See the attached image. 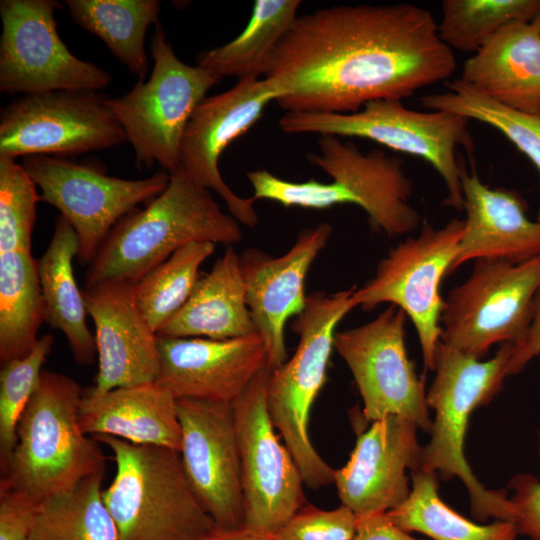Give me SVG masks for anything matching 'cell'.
I'll return each instance as SVG.
<instances>
[{"instance_id": "cell-1", "label": "cell", "mask_w": 540, "mask_h": 540, "mask_svg": "<svg viewBox=\"0 0 540 540\" xmlns=\"http://www.w3.org/2000/svg\"><path fill=\"white\" fill-rule=\"evenodd\" d=\"M456 57L415 4L338 5L298 16L263 77L286 112L352 113L450 78Z\"/></svg>"}, {"instance_id": "cell-2", "label": "cell", "mask_w": 540, "mask_h": 540, "mask_svg": "<svg viewBox=\"0 0 540 540\" xmlns=\"http://www.w3.org/2000/svg\"><path fill=\"white\" fill-rule=\"evenodd\" d=\"M318 152L308 160L330 178V182L309 179L294 182L265 169L247 172L253 198L267 199L285 207L325 209L354 204L368 215L371 228L388 237L402 236L420 224V215L410 204L411 180L403 171V160L382 149L364 153L353 141L321 135Z\"/></svg>"}, {"instance_id": "cell-3", "label": "cell", "mask_w": 540, "mask_h": 540, "mask_svg": "<svg viewBox=\"0 0 540 540\" xmlns=\"http://www.w3.org/2000/svg\"><path fill=\"white\" fill-rule=\"evenodd\" d=\"M169 174L160 195L127 214L109 233L89 263L84 288L109 281L134 284L194 242L231 246L241 240L239 222L221 210L210 190L180 167Z\"/></svg>"}, {"instance_id": "cell-4", "label": "cell", "mask_w": 540, "mask_h": 540, "mask_svg": "<svg viewBox=\"0 0 540 540\" xmlns=\"http://www.w3.org/2000/svg\"><path fill=\"white\" fill-rule=\"evenodd\" d=\"M83 391L67 375L42 371L19 419L16 445L1 467L0 488L18 491L38 504L105 471L103 452L81 426Z\"/></svg>"}, {"instance_id": "cell-5", "label": "cell", "mask_w": 540, "mask_h": 540, "mask_svg": "<svg viewBox=\"0 0 540 540\" xmlns=\"http://www.w3.org/2000/svg\"><path fill=\"white\" fill-rule=\"evenodd\" d=\"M513 343L501 344L496 355L480 361L440 341L435 377L426 393L435 411L430 442L423 449L422 471L438 479L458 477L468 490L474 519L516 521V509L506 490H489L473 474L464 452L471 413L488 404L502 389Z\"/></svg>"}, {"instance_id": "cell-6", "label": "cell", "mask_w": 540, "mask_h": 540, "mask_svg": "<svg viewBox=\"0 0 540 540\" xmlns=\"http://www.w3.org/2000/svg\"><path fill=\"white\" fill-rule=\"evenodd\" d=\"M111 449L113 481L102 497L119 540H202L215 526L193 491L180 452L108 436H92Z\"/></svg>"}, {"instance_id": "cell-7", "label": "cell", "mask_w": 540, "mask_h": 540, "mask_svg": "<svg viewBox=\"0 0 540 540\" xmlns=\"http://www.w3.org/2000/svg\"><path fill=\"white\" fill-rule=\"evenodd\" d=\"M356 286L332 294L314 292L291 329L299 336L294 355L271 370L267 406L274 427L292 454L304 484L319 489L334 483V470L309 436L311 408L326 382L337 324L356 306Z\"/></svg>"}, {"instance_id": "cell-8", "label": "cell", "mask_w": 540, "mask_h": 540, "mask_svg": "<svg viewBox=\"0 0 540 540\" xmlns=\"http://www.w3.org/2000/svg\"><path fill=\"white\" fill-rule=\"evenodd\" d=\"M470 120L442 110L417 111L402 100L367 103L352 113L286 112L278 121L286 134L333 135L363 138L389 149L424 159L443 179L444 203L463 210L462 166L457 149H471Z\"/></svg>"}, {"instance_id": "cell-9", "label": "cell", "mask_w": 540, "mask_h": 540, "mask_svg": "<svg viewBox=\"0 0 540 540\" xmlns=\"http://www.w3.org/2000/svg\"><path fill=\"white\" fill-rule=\"evenodd\" d=\"M155 25L149 79L106 103L132 145L137 164H158L171 173L179 167L181 140L193 113L220 80L199 65L182 62L161 23Z\"/></svg>"}, {"instance_id": "cell-10", "label": "cell", "mask_w": 540, "mask_h": 540, "mask_svg": "<svg viewBox=\"0 0 540 540\" xmlns=\"http://www.w3.org/2000/svg\"><path fill=\"white\" fill-rule=\"evenodd\" d=\"M464 226L465 221L457 218L439 228L424 222L419 234L392 248L374 276L352 295L354 305L365 311L387 302L403 310L416 329L424 365L431 371L442 333L440 286L450 274Z\"/></svg>"}, {"instance_id": "cell-11", "label": "cell", "mask_w": 540, "mask_h": 540, "mask_svg": "<svg viewBox=\"0 0 540 540\" xmlns=\"http://www.w3.org/2000/svg\"><path fill=\"white\" fill-rule=\"evenodd\" d=\"M540 289V255L511 263L475 260L470 276L444 299L441 342L477 359L526 333Z\"/></svg>"}, {"instance_id": "cell-12", "label": "cell", "mask_w": 540, "mask_h": 540, "mask_svg": "<svg viewBox=\"0 0 540 540\" xmlns=\"http://www.w3.org/2000/svg\"><path fill=\"white\" fill-rule=\"evenodd\" d=\"M22 166L40 188L39 200L57 208L73 227L81 264H89L115 225L138 204L154 200L170 180L164 170L144 179H122L49 155L26 156Z\"/></svg>"}, {"instance_id": "cell-13", "label": "cell", "mask_w": 540, "mask_h": 540, "mask_svg": "<svg viewBox=\"0 0 540 540\" xmlns=\"http://www.w3.org/2000/svg\"><path fill=\"white\" fill-rule=\"evenodd\" d=\"M266 366L232 402L241 461L244 526L273 535L307 501L303 478L267 406Z\"/></svg>"}, {"instance_id": "cell-14", "label": "cell", "mask_w": 540, "mask_h": 540, "mask_svg": "<svg viewBox=\"0 0 540 540\" xmlns=\"http://www.w3.org/2000/svg\"><path fill=\"white\" fill-rule=\"evenodd\" d=\"M106 101L92 90L22 95L1 110L0 158L79 155L127 141Z\"/></svg>"}, {"instance_id": "cell-15", "label": "cell", "mask_w": 540, "mask_h": 540, "mask_svg": "<svg viewBox=\"0 0 540 540\" xmlns=\"http://www.w3.org/2000/svg\"><path fill=\"white\" fill-rule=\"evenodd\" d=\"M54 0H1L0 91L34 94L58 90L100 91L111 75L74 56L61 40Z\"/></svg>"}, {"instance_id": "cell-16", "label": "cell", "mask_w": 540, "mask_h": 540, "mask_svg": "<svg viewBox=\"0 0 540 540\" xmlns=\"http://www.w3.org/2000/svg\"><path fill=\"white\" fill-rule=\"evenodd\" d=\"M406 317L391 305L368 323L336 332L334 349L353 375L365 423L401 416L429 432L425 380L418 377L405 346Z\"/></svg>"}, {"instance_id": "cell-17", "label": "cell", "mask_w": 540, "mask_h": 540, "mask_svg": "<svg viewBox=\"0 0 540 540\" xmlns=\"http://www.w3.org/2000/svg\"><path fill=\"white\" fill-rule=\"evenodd\" d=\"M281 93L268 78H246L230 89L206 97L196 108L183 134L179 167L199 186L217 193L230 215L254 227L259 218L255 198L237 195L223 180L218 168L224 150L262 117L266 106Z\"/></svg>"}, {"instance_id": "cell-18", "label": "cell", "mask_w": 540, "mask_h": 540, "mask_svg": "<svg viewBox=\"0 0 540 540\" xmlns=\"http://www.w3.org/2000/svg\"><path fill=\"white\" fill-rule=\"evenodd\" d=\"M186 477L218 528L244 525L241 461L232 403L179 398Z\"/></svg>"}, {"instance_id": "cell-19", "label": "cell", "mask_w": 540, "mask_h": 540, "mask_svg": "<svg viewBox=\"0 0 540 540\" xmlns=\"http://www.w3.org/2000/svg\"><path fill=\"white\" fill-rule=\"evenodd\" d=\"M417 426L401 416H387L358 429L347 463L334 470L341 504L357 516L388 512L409 496L407 469L422 470L423 449Z\"/></svg>"}, {"instance_id": "cell-20", "label": "cell", "mask_w": 540, "mask_h": 540, "mask_svg": "<svg viewBox=\"0 0 540 540\" xmlns=\"http://www.w3.org/2000/svg\"><path fill=\"white\" fill-rule=\"evenodd\" d=\"M156 381L176 399L232 403L268 364L258 333L215 340L200 337L157 338Z\"/></svg>"}, {"instance_id": "cell-21", "label": "cell", "mask_w": 540, "mask_h": 540, "mask_svg": "<svg viewBox=\"0 0 540 540\" xmlns=\"http://www.w3.org/2000/svg\"><path fill=\"white\" fill-rule=\"evenodd\" d=\"M332 230L325 222L302 230L294 245L277 258L255 248L240 256L246 303L265 343L271 370L286 362L285 325L305 309L306 275Z\"/></svg>"}, {"instance_id": "cell-22", "label": "cell", "mask_w": 540, "mask_h": 540, "mask_svg": "<svg viewBox=\"0 0 540 540\" xmlns=\"http://www.w3.org/2000/svg\"><path fill=\"white\" fill-rule=\"evenodd\" d=\"M82 291L95 327L98 357V372L90 389L102 393L155 382L158 336L136 303L134 284L109 281Z\"/></svg>"}, {"instance_id": "cell-23", "label": "cell", "mask_w": 540, "mask_h": 540, "mask_svg": "<svg viewBox=\"0 0 540 540\" xmlns=\"http://www.w3.org/2000/svg\"><path fill=\"white\" fill-rule=\"evenodd\" d=\"M461 182L466 219L450 274L470 260L520 263L540 255V221L527 217L516 191L491 188L463 167Z\"/></svg>"}, {"instance_id": "cell-24", "label": "cell", "mask_w": 540, "mask_h": 540, "mask_svg": "<svg viewBox=\"0 0 540 540\" xmlns=\"http://www.w3.org/2000/svg\"><path fill=\"white\" fill-rule=\"evenodd\" d=\"M80 422L88 435H108L179 452L181 449L177 399L157 382L102 393L86 389L80 405Z\"/></svg>"}, {"instance_id": "cell-25", "label": "cell", "mask_w": 540, "mask_h": 540, "mask_svg": "<svg viewBox=\"0 0 540 540\" xmlns=\"http://www.w3.org/2000/svg\"><path fill=\"white\" fill-rule=\"evenodd\" d=\"M459 79L506 107L540 116V35L531 22L508 24L465 61Z\"/></svg>"}, {"instance_id": "cell-26", "label": "cell", "mask_w": 540, "mask_h": 540, "mask_svg": "<svg viewBox=\"0 0 540 540\" xmlns=\"http://www.w3.org/2000/svg\"><path fill=\"white\" fill-rule=\"evenodd\" d=\"M253 333L258 332L246 303L240 256L228 246L157 336L225 340Z\"/></svg>"}, {"instance_id": "cell-27", "label": "cell", "mask_w": 540, "mask_h": 540, "mask_svg": "<svg viewBox=\"0 0 540 540\" xmlns=\"http://www.w3.org/2000/svg\"><path fill=\"white\" fill-rule=\"evenodd\" d=\"M78 252L77 234L59 215L51 241L37 264L45 322L64 334L77 363L89 365L97 355V347L87 326L83 291L74 277L73 259Z\"/></svg>"}, {"instance_id": "cell-28", "label": "cell", "mask_w": 540, "mask_h": 540, "mask_svg": "<svg viewBox=\"0 0 540 540\" xmlns=\"http://www.w3.org/2000/svg\"><path fill=\"white\" fill-rule=\"evenodd\" d=\"M75 24L99 37L128 70L144 81L148 27L158 23V0H66Z\"/></svg>"}, {"instance_id": "cell-29", "label": "cell", "mask_w": 540, "mask_h": 540, "mask_svg": "<svg viewBox=\"0 0 540 540\" xmlns=\"http://www.w3.org/2000/svg\"><path fill=\"white\" fill-rule=\"evenodd\" d=\"M299 0H257L246 28L229 43L202 52L199 66L224 77L260 78L283 35L298 17Z\"/></svg>"}, {"instance_id": "cell-30", "label": "cell", "mask_w": 540, "mask_h": 540, "mask_svg": "<svg viewBox=\"0 0 540 540\" xmlns=\"http://www.w3.org/2000/svg\"><path fill=\"white\" fill-rule=\"evenodd\" d=\"M44 303L37 261L31 252L0 254L1 365L26 356L38 341Z\"/></svg>"}, {"instance_id": "cell-31", "label": "cell", "mask_w": 540, "mask_h": 540, "mask_svg": "<svg viewBox=\"0 0 540 540\" xmlns=\"http://www.w3.org/2000/svg\"><path fill=\"white\" fill-rule=\"evenodd\" d=\"M412 487L408 498L387 515L400 529L419 532L433 540H515L519 535L514 522L496 520L477 524L452 509L438 494V477L434 472L411 473Z\"/></svg>"}, {"instance_id": "cell-32", "label": "cell", "mask_w": 540, "mask_h": 540, "mask_svg": "<svg viewBox=\"0 0 540 540\" xmlns=\"http://www.w3.org/2000/svg\"><path fill=\"white\" fill-rule=\"evenodd\" d=\"M104 472L39 502L27 540H119L102 497Z\"/></svg>"}, {"instance_id": "cell-33", "label": "cell", "mask_w": 540, "mask_h": 540, "mask_svg": "<svg viewBox=\"0 0 540 540\" xmlns=\"http://www.w3.org/2000/svg\"><path fill=\"white\" fill-rule=\"evenodd\" d=\"M419 102L428 110L459 114L495 128L530 159L540 174V116L506 107L459 78L447 82L445 90L421 97ZM537 220L540 221V208Z\"/></svg>"}, {"instance_id": "cell-34", "label": "cell", "mask_w": 540, "mask_h": 540, "mask_svg": "<svg viewBox=\"0 0 540 540\" xmlns=\"http://www.w3.org/2000/svg\"><path fill=\"white\" fill-rule=\"evenodd\" d=\"M214 251V243L188 244L134 283L136 303L156 333L187 301Z\"/></svg>"}, {"instance_id": "cell-35", "label": "cell", "mask_w": 540, "mask_h": 540, "mask_svg": "<svg viewBox=\"0 0 540 540\" xmlns=\"http://www.w3.org/2000/svg\"><path fill=\"white\" fill-rule=\"evenodd\" d=\"M441 10V40L451 50L474 54L508 24L531 22L540 0H444Z\"/></svg>"}, {"instance_id": "cell-36", "label": "cell", "mask_w": 540, "mask_h": 540, "mask_svg": "<svg viewBox=\"0 0 540 540\" xmlns=\"http://www.w3.org/2000/svg\"><path fill=\"white\" fill-rule=\"evenodd\" d=\"M52 334L41 336L24 357L1 365L0 371V460L9 459L17 442L19 419L35 392L42 366L52 350Z\"/></svg>"}, {"instance_id": "cell-37", "label": "cell", "mask_w": 540, "mask_h": 540, "mask_svg": "<svg viewBox=\"0 0 540 540\" xmlns=\"http://www.w3.org/2000/svg\"><path fill=\"white\" fill-rule=\"evenodd\" d=\"M22 164L0 158V254L31 252L39 194Z\"/></svg>"}, {"instance_id": "cell-38", "label": "cell", "mask_w": 540, "mask_h": 540, "mask_svg": "<svg viewBox=\"0 0 540 540\" xmlns=\"http://www.w3.org/2000/svg\"><path fill=\"white\" fill-rule=\"evenodd\" d=\"M356 528L357 515L347 506L323 510L306 503L272 536L275 540H353Z\"/></svg>"}, {"instance_id": "cell-39", "label": "cell", "mask_w": 540, "mask_h": 540, "mask_svg": "<svg viewBox=\"0 0 540 540\" xmlns=\"http://www.w3.org/2000/svg\"><path fill=\"white\" fill-rule=\"evenodd\" d=\"M540 457V431L538 432ZM514 491L510 498L516 509L518 534L530 540H540V480L532 474L522 473L509 481Z\"/></svg>"}, {"instance_id": "cell-40", "label": "cell", "mask_w": 540, "mask_h": 540, "mask_svg": "<svg viewBox=\"0 0 540 540\" xmlns=\"http://www.w3.org/2000/svg\"><path fill=\"white\" fill-rule=\"evenodd\" d=\"M36 506L24 494L0 488V540H27Z\"/></svg>"}, {"instance_id": "cell-41", "label": "cell", "mask_w": 540, "mask_h": 540, "mask_svg": "<svg viewBox=\"0 0 540 540\" xmlns=\"http://www.w3.org/2000/svg\"><path fill=\"white\" fill-rule=\"evenodd\" d=\"M538 355H540V289L535 297L530 325L525 335L518 342L513 343L507 376L521 372L526 364Z\"/></svg>"}, {"instance_id": "cell-42", "label": "cell", "mask_w": 540, "mask_h": 540, "mask_svg": "<svg viewBox=\"0 0 540 540\" xmlns=\"http://www.w3.org/2000/svg\"><path fill=\"white\" fill-rule=\"evenodd\" d=\"M353 540H422L397 527L387 512L357 516Z\"/></svg>"}, {"instance_id": "cell-43", "label": "cell", "mask_w": 540, "mask_h": 540, "mask_svg": "<svg viewBox=\"0 0 540 540\" xmlns=\"http://www.w3.org/2000/svg\"><path fill=\"white\" fill-rule=\"evenodd\" d=\"M202 540H275L272 535L264 534L245 527L214 529Z\"/></svg>"}, {"instance_id": "cell-44", "label": "cell", "mask_w": 540, "mask_h": 540, "mask_svg": "<svg viewBox=\"0 0 540 540\" xmlns=\"http://www.w3.org/2000/svg\"><path fill=\"white\" fill-rule=\"evenodd\" d=\"M531 24L540 35V13L531 21Z\"/></svg>"}]
</instances>
